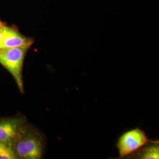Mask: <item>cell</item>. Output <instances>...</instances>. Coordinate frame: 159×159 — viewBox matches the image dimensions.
Returning <instances> with one entry per match:
<instances>
[{
  "label": "cell",
  "instance_id": "6",
  "mask_svg": "<svg viewBox=\"0 0 159 159\" xmlns=\"http://www.w3.org/2000/svg\"><path fill=\"white\" fill-rule=\"evenodd\" d=\"M0 159H17L10 143L0 141Z\"/></svg>",
  "mask_w": 159,
  "mask_h": 159
},
{
  "label": "cell",
  "instance_id": "2",
  "mask_svg": "<svg viewBox=\"0 0 159 159\" xmlns=\"http://www.w3.org/2000/svg\"><path fill=\"white\" fill-rule=\"evenodd\" d=\"M29 49L12 48L0 49V64L11 74L21 93H24L23 64Z\"/></svg>",
  "mask_w": 159,
  "mask_h": 159
},
{
  "label": "cell",
  "instance_id": "4",
  "mask_svg": "<svg viewBox=\"0 0 159 159\" xmlns=\"http://www.w3.org/2000/svg\"><path fill=\"white\" fill-rule=\"evenodd\" d=\"M34 43L33 38L24 35L15 26H9L6 24L0 49L24 48L29 50Z\"/></svg>",
  "mask_w": 159,
  "mask_h": 159
},
{
  "label": "cell",
  "instance_id": "1",
  "mask_svg": "<svg viewBox=\"0 0 159 159\" xmlns=\"http://www.w3.org/2000/svg\"><path fill=\"white\" fill-rule=\"evenodd\" d=\"M17 159H40L43 157L45 140L43 134L27 123L11 143Z\"/></svg>",
  "mask_w": 159,
  "mask_h": 159
},
{
  "label": "cell",
  "instance_id": "3",
  "mask_svg": "<svg viewBox=\"0 0 159 159\" xmlns=\"http://www.w3.org/2000/svg\"><path fill=\"white\" fill-rule=\"evenodd\" d=\"M144 131L139 128L128 131L120 137L117 144L120 157H125L134 153L148 143Z\"/></svg>",
  "mask_w": 159,
  "mask_h": 159
},
{
  "label": "cell",
  "instance_id": "5",
  "mask_svg": "<svg viewBox=\"0 0 159 159\" xmlns=\"http://www.w3.org/2000/svg\"><path fill=\"white\" fill-rule=\"evenodd\" d=\"M27 124V120L22 115L0 118V141L11 143Z\"/></svg>",
  "mask_w": 159,
  "mask_h": 159
},
{
  "label": "cell",
  "instance_id": "8",
  "mask_svg": "<svg viewBox=\"0 0 159 159\" xmlns=\"http://www.w3.org/2000/svg\"><path fill=\"white\" fill-rule=\"evenodd\" d=\"M6 23H4L1 20H0V44L2 40L4 30V27L6 26Z\"/></svg>",
  "mask_w": 159,
  "mask_h": 159
},
{
  "label": "cell",
  "instance_id": "7",
  "mask_svg": "<svg viewBox=\"0 0 159 159\" xmlns=\"http://www.w3.org/2000/svg\"><path fill=\"white\" fill-rule=\"evenodd\" d=\"M140 157L143 159H159V145L154 144L148 146L143 150Z\"/></svg>",
  "mask_w": 159,
  "mask_h": 159
}]
</instances>
